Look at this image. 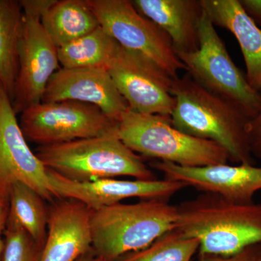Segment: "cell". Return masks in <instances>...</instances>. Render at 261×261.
I'll list each match as a JSON object with an SVG mask.
<instances>
[{"instance_id": "29", "label": "cell", "mask_w": 261, "mask_h": 261, "mask_svg": "<svg viewBox=\"0 0 261 261\" xmlns=\"http://www.w3.org/2000/svg\"><path fill=\"white\" fill-rule=\"evenodd\" d=\"M5 226H0V261H1L2 252H3V240L2 238V232L3 230L4 229Z\"/></svg>"}, {"instance_id": "2", "label": "cell", "mask_w": 261, "mask_h": 261, "mask_svg": "<svg viewBox=\"0 0 261 261\" xmlns=\"http://www.w3.org/2000/svg\"><path fill=\"white\" fill-rule=\"evenodd\" d=\"M176 207V228L197 240L200 257L229 256L261 244V205L234 203L202 192Z\"/></svg>"}, {"instance_id": "13", "label": "cell", "mask_w": 261, "mask_h": 261, "mask_svg": "<svg viewBox=\"0 0 261 261\" xmlns=\"http://www.w3.org/2000/svg\"><path fill=\"white\" fill-rule=\"evenodd\" d=\"M151 166L168 179L199 191L216 194L234 203H253L254 195L261 190V167L255 165L226 163L192 168L155 161Z\"/></svg>"}, {"instance_id": "15", "label": "cell", "mask_w": 261, "mask_h": 261, "mask_svg": "<svg viewBox=\"0 0 261 261\" xmlns=\"http://www.w3.org/2000/svg\"><path fill=\"white\" fill-rule=\"evenodd\" d=\"M92 212L84 204L70 199L53 205L49 209L41 261H76L92 250Z\"/></svg>"}, {"instance_id": "7", "label": "cell", "mask_w": 261, "mask_h": 261, "mask_svg": "<svg viewBox=\"0 0 261 261\" xmlns=\"http://www.w3.org/2000/svg\"><path fill=\"white\" fill-rule=\"evenodd\" d=\"M23 23L19 44V66L13 108L16 114L42 102L51 76L60 69L58 48L41 23L50 0H21Z\"/></svg>"}, {"instance_id": "28", "label": "cell", "mask_w": 261, "mask_h": 261, "mask_svg": "<svg viewBox=\"0 0 261 261\" xmlns=\"http://www.w3.org/2000/svg\"><path fill=\"white\" fill-rule=\"evenodd\" d=\"M76 261H106L102 257L97 256L93 250H89L88 252L81 256Z\"/></svg>"}, {"instance_id": "12", "label": "cell", "mask_w": 261, "mask_h": 261, "mask_svg": "<svg viewBox=\"0 0 261 261\" xmlns=\"http://www.w3.org/2000/svg\"><path fill=\"white\" fill-rule=\"evenodd\" d=\"M48 178L55 195L82 202L91 210L120 203L129 198L143 200H169L187 187L179 181L164 179L123 180L105 178L92 181L68 179L47 168Z\"/></svg>"}, {"instance_id": "16", "label": "cell", "mask_w": 261, "mask_h": 261, "mask_svg": "<svg viewBox=\"0 0 261 261\" xmlns=\"http://www.w3.org/2000/svg\"><path fill=\"white\" fill-rule=\"evenodd\" d=\"M132 3L141 15L168 34L176 53L198 49V25L204 12L202 0H135Z\"/></svg>"}, {"instance_id": "8", "label": "cell", "mask_w": 261, "mask_h": 261, "mask_svg": "<svg viewBox=\"0 0 261 261\" xmlns=\"http://www.w3.org/2000/svg\"><path fill=\"white\" fill-rule=\"evenodd\" d=\"M103 30L122 47L146 57L173 79L185 65L166 32L141 15L128 0H87Z\"/></svg>"}, {"instance_id": "23", "label": "cell", "mask_w": 261, "mask_h": 261, "mask_svg": "<svg viewBox=\"0 0 261 261\" xmlns=\"http://www.w3.org/2000/svg\"><path fill=\"white\" fill-rule=\"evenodd\" d=\"M1 261H41L44 246L23 228L7 219Z\"/></svg>"}, {"instance_id": "10", "label": "cell", "mask_w": 261, "mask_h": 261, "mask_svg": "<svg viewBox=\"0 0 261 261\" xmlns=\"http://www.w3.org/2000/svg\"><path fill=\"white\" fill-rule=\"evenodd\" d=\"M107 69L130 111L171 116L175 105L171 92L175 79L154 62L120 45Z\"/></svg>"}, {"instance_id": "17", "label": "cell", "mask_w": 261, "mask_h": 261, "mask_svg": "<svg viewBox=\"0 0 261 261\" xmlns=\"http://www.w3.org/2000/svg\"><path fill=\"white\" fill-rule=\"evenodd\" d=\"M202 4L214 25L227 29L236 38L249 84L261 93V29L247 14L240 0H202Z\"/></svg>"}, {"instance_id": "24", "label": "cell", "mask_w": 261, "mask_h": 261, "mask_svg": "<svg viewBox=\"0 0 261 261\" xmlns=\"http://www.w3.org/2000/svg\"><path fill=\"white\" fill-rule=\"evenodd\" d=\"M247 142L252 157L261 161V108L247 124Z\"/></svg>"}, {"instance_id": "25", "label": "cell", "mask_w": 261, "mask_h": 261, "mask_svg": "<svg viewBox=\"0 0 261 261\" xmlns=\"http://www.w3.org/2000/svg\"><path fill=\"white\" fill-rule=\"evenodd\" d=\"M200 261H261V244L247 247L229 256L200 257Z\"/></svg>"}, {"instance_id": "5", "label": "cell", "mask_w": 261, "mask_h": 261, "mask_svg": "<svg viewBox=\"0 0 261 261\" xmlns=\"http://www.w3.org/2000/svg\"><path fill=\"white\" fill-rule=\"evenodd\" d=\"M116 135L135 153L184 167L226 164L227 152L217 144L196 138L171 124L170 116L128 109L117 126Z\"/></svg>"}, {"instance_id": "26", "label": "cell", "mask_w": 261, "mask_h": 261, "mask_svg": "<svg viewBox=\"0 0 261 261\" xmlns=\"http://www.w3.org/2000/svg\"><path fill=\"white\" fill-rule=\"evenodd\" d=\"M247 14L261 29V0H240Z\"/></svg>"}, {"instance_id": "9", "label": "cell", "mask_w": 261, "mask_h": 261, "mask_svg": "<svg viewBox=\"0 0 261 261\" xmlns=\"http://www.w3.org/2000/svg\"><path fill=\"white\" fill-rule=\"evenodd\" d=\"M19 123L25 139L40 146L115 135L118 126L95 106L71 100L32 106Z\"/></svg>"}, {"instance_id": "4", "label": "cell", "mask_w": 261, "mask_h": 261, "mask_svg": "<svg viewBox=\"0 0 261 261\" xmlns=\"http://www.w3.org/2000/svg\"><path fill=\"white\" fill-rule=\"evenodd\" d=\"M36 154L48 169L73 181L121 176L141 180L157 178L143 157L128 148L116 134L39 146Z\"/></svg>"}, {"instance_id": "19", "label": "cell", "mask_w": 261, "mask_h": 261, "mask_svg": "<svg viewBox=\"0 0 261 261\" xmlns=\"http://www.w3.org/2000/svg\"><path fill=\"white\" fill-rule=\"evenodd\" d=\"M23 15L20 1L0 0V83L12 101L18 73Z\"/></svg>"}, {"instance_id": "11", "label": "cell", "mask_w": 261, "mask_h": 261, "mask_svg": "<svg viewBox=\"0 0 261 261\" xmlns=\"http://www.w3.org/2000/svg\"><path fill=\"white\" fill-rule=\"evenodd\" d=\"M9 94L0 83V187L9 192L15 182L32 187L44 200L55 198L47 168L30 149Z\"/></svg>"}, {"instance_id": "22", "label": "cell", "mask_w": 261, "mask_h": 261, "mask_svg": "<svg viewBox=\"0 0 261 261\" xmlns=\"http://www.w3.org/2000/svg\"><path fill=\"white\" fill-rule=\"evenodd\" d=\"M198 249L197 240L173 228L145 248L126 254L113 261H191Z\"/></svg>"}, {"instance_id": "27", "label": "cell", "mask_w": 261, "mask_h": 261, "mask_svg": "<svg viewBox=\"0 0 261 261\" xmlns=\"http://www.w3.org/2000/svg\"><path fill=\"white\" fill-rule=\"evenodd\" d=\"M9 213V192L0 187V226H5Z\"/></svg>"}, {"instance_id": "20", "label": "cell", "mask_w": 261, "mask_h": 261, "mask_svg": "<svg viewBox=\"0 0 261 261\" xmlns=\"http://www.w3.org/2000/svg\"><path fill=\"white\" fill-rule=\"evenodd\" d=\"M120 44L98 27L87 35L58 48L60 64L65 68H106Z\"/></svg>"}, {"instance_id": "3", "label": "cell", "mask_w": 261, "mask_h": 261, "mask_svg": "<svg viewBox=\"0 0 261 261\" xmlns=\"http://www.w3.org/2000/svg\"><path fill=\"white\" fill-rule=\"evenodd\" d=\"M177 221V207L168 200L120 202L92 211V250L106 261L115 260L149 246L176 228Z\"/></svg>"}, {"instance_id": "6", "label": "cell", "mask_w": 261, "mask_h": 261, "mask_svg": "<svg viewBox=\"0 0 261 261\" xmlns=\"http://www.w3.org/2000/svg\"><path fill=\"white\" fill-rule=\"evenodd\" d=\"M198 49L176 53L187 73L216 95L240 108L248 118L261 108V93L252 88L246 74L235 65L204 8L198 25Z\"/></svg>"}, {"instance_id": "14", "label": "cell", "mask_w": 261, "mask_h": 261, "mask_svg": "<svg viewBox=\"0 0 261 261\" xmlns=\"http://www.w3.org/2000/svg\"><path fill=\"white\" fill-rule=\"evenodd\" d=\"M71 100L92 105L118 122L129 109L106 68H61L49 80L42 102Z\"/></svg>"}, {"instance_id": "18", "label": "cell", "mask_w": 261, "mask_h": 261, "mask_svg": "<svg viewBox=\"0 0 261 261\" xmlns=\"http://www.w3.org/2000/svg\"><path fill=\"white\" fill-rule=\"evenodd\" d=\"M41 23L58 49L100 27L87 0H51L42 12Z\"/></svg>"}, {"instance_id": "21", "label": "cell", "mask_w": 261, "mask_h": 261, "mask_svg": "<svg viewBox=\"0 0 261 261\" xmlns=\"http://www.w3.org/2000/svg\"><path fill=\"white\" fill-rule=\"evenodd\" d=\"M44 200L32 187L21 182H15L10 187L8 219L23 228L43 246L47 238L49 220V210Z\"/></svg>"}, {"instance_id": "1", "label": "cell", "mask_w": 261, "mask_h": 261, "mask_svg": "<svg viewBox=\"0 0 261 261\" xmlns=\"http://www.w3.org/2000/svg\"><path fill=\"white\" fill-rule=\"evenodd\" d=\"M171 124L224 148L237 164H255L247 142L248 118L236 106L204 88L186 73L173 80Z\"/></svg>"}]
</instances>
